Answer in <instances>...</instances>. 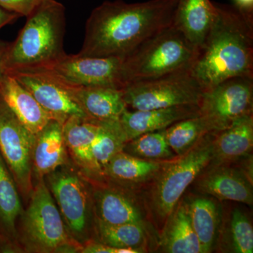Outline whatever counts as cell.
Instances as JSON below:
<instances>
[{
    "instance_id": "cb8c5ba5",
    "label": "cell",
    "mask_w": 253,
    "mask_h": 253,
    "mask_svg": "<svg viewBox=\"0 0 253 253\" xmlns=\"http://www.w3.org/2000/svg\"><path fill=\"white\" fill-rule=\"evenodd\" d=\"M166 161L144 159L121 151L110 161L103 174L122 182L142 183L156 177Z\"/></svg>"
},
{
    "instance_id": "d4e9b609",
    "label": "cell",
    "mask_w": 253,
    "mask_h": 253,
    "mask_svg": "<svg viewBox=\"0 0 253 253\" xmlns=\"http://www.w3.org/2000/svg\"><path fill=\"white\" fill-rule=\"evenodd\" d=\"M99 122V132L91 149V160L94 172L103 174L110 161L123 151L127 139L120 119Z\"/></svg>"
},
{
    "instance_id": "836d02e7",
    "label": "cell",
    "mask_w": 253,
    "mask_h": 253,
    "mask_svg": "<svg viewBox=\"0 0 253 253\" xmlns=\"http://www.w3.org/2000/svg\"><path fill=\"white\" fill-rule=\"evenodd\" d=\"M19 17H21L20 15L11 12L0 6V29L6 25L14 22Z\"/></svg>"
},
{
    "instance_id": "83f0119b",
    "label": "cell",
    "mask_w": 253,
    "mask_h": 253,
    "mask_svg": "<svg viewBox=\"0 0 253 253\" xmlns=\"http://www.w3.org/2000/svg\"><path fill=\"white\" fill-rule=\"evenodd\" d=\"M97 231L102 244L120 249H139L144 252L146 233L144 224H107L97 221Z\"/></svg>"
},
{
    "instance_id": "603a6c76",
    "label": "cell",
    "mask_w": 253,
    "mask_h": 253,
    "mask_svg": "<svg viewBox=\"0 0 253 253\" xmlns=\"http://www.w3.org/2000/svg\"><path fill=\"white\" fill-rule=\"evenodd\" d=\"M95 201L98 221L100 222L107 224H144L142 213L134 200L120 191H99L95 195Z\"/></svg>"
},
{
    "instance_id": "4fadbf2b",
    "label": "cell",
    "mask_w": 253,
    "mask_h": 253,
    "mask_svg": "<svg viewBox=\"0 0 253 253\" xmlns=\"http://www.w3.org/2000/svg\"><path fill=\"white\" fill-rule=\"evenodd\" d=\"M199 115V106L196 105L151 110L126 109L121 115L120 122L128 142L141 134L167 129L174 123Z\"/></svg>"
},
{
    "instance_id": "5bb4252c",
    "label": "cell",
    "mask_w": 253,
    "mask_h": 253,
    "mask_svg": "<svg viewBox=\"0 0 253 253\" xmlns=\"http://www.w3.org/2000/svg\"><path fill=\"white\" fill-rule=\"evenodd\" d=\"M197 187L204 194L221 201H235L249 206L253 204L252 183L239 169L228 167L227 165L212 166L201 174Z\"/></svg>"
},
{
    "instance_id": "52a82bcc",
    "label": "cell",
    "mask_w": 253,
    "mask_h": 253,
    "mask_svg": "<svg viewBox=\"0 0 253 253\" xmlns=\"http://www.w3.org/2000/svg\"><path fill=\"white\" fill-rule=\"evenodd\" d=\"M126 108L132 110L199 106L204 89L190 68L153 79L132 82L123 88Z\"/></svg>"
},
{
    "instance_id": "9a60e30c",
    "label": "cell",
    "mask_w": 253,
    "mask_h": 253,
    "mask_svg": "<svg viewBox=\"0 0 253 253\" xmlns=\"http://www.w3.org/2000/svg\"><path fill=\"white\" fill-rule=\"evenodd\" d=\"M0 96L21 124L34 135L54 120L31 93L8 73L0 81Z\"/></svg>"
},
{
    "instance_id": "7c38bea8",
    "label": "cell",
    "mask_w": 253,
    "mask_h": 253,
    "mask_svg": "<svg viewBox=\"0 0 253 253\" xmlns=\"http://www.w3.org/2000/svg\"><path fill=\"white\" fill-rule=\"evenodd\" d=\"M6 73L14 76L29 91L55 121L63 124L73 116L89 118L73 99L66 86L47 75L31 70H17Z\"/></svg>"
},
{
    "instance_id": "2e32d148",
    "label": "cell",
    "mask_w": 253,
    "mask_h": 253,
    "mask_svg": "<svg viewBox=\"0 0 253 253\" xmlns=\"http://www.w3.org/2000/svg\"><path fill=\"white\" fill-rule=\"evenodd\" d=\"M63 84L86 116L91 119L101 121L120 119L127 109L122 89Z\"/></svg>"
},
{
    "instance_id": "e0dca14e",
    "label": "cell",
    "mask_w": 253,
    "mask_h": 253,
    "mask_svg": "<svg viewBox=\"0 0 253 253\" xmlns=\"http://www.w3.org/2000/svg\"><path fill=\"white\" fill-rule=\"evenodd\" d=\"M253 147V116L246 115L214 134L212 166L228 165L249 156ZM210 164V165H211Z\"/></svg>"
},
{
    "instance_id": "5b68a950",
    "label": "cell",
    "mask_w": 253,
    "mask_h": 253,
    "mask_svg": "<svg viewBox=\"0 0 253 253\" xmlns=\"http://www.w3.org/2000/svg\"><path fill=\"white\" fill-rule=\"evenodd\" d=\"M214 134L204 136L184 154L168 160L161 168L152 191V205L161 219H168L188 187L210 166Z\"/></svg>"
},
{
    "instance_id": "1f68e13d",
    "label": "cell",
    "mask_w": 253,
    "mask_h": 253,
    "mask_svg": "<svg viewBox=\"0 0 253 253\" xmlns=\"http://www.w3.org/2000/svg\"><path fill=\"white\" fill-rule=\"evenodd\" d=\"M84 253H144L139 249H120L113 247L102 243H90L82 249Z\"/></svg>"
},
{
    "instance_id": "4316f807",
    "label": "cell",
    "mask_w": 253,
    "mask_h": 253,
    "mask_svg": "<svg viewBox=\"0 0 253 253\" xmlns=\"http://www.w3.org/2000/svg\"><path fill=\"white\" fill-rule=\"evenodd\" d=\"M208 134L211 131L201 115L182 120L165 129L166 141L177 156L184 154Z\"/></svg>"
},
{
    "instance_id": "4dcf8cb0",
    "label": "cell",
    "mask_w": 253,
    "mask_h": 253,
    "mask_svg": "<svg viewBox=\"0 0 253 253\" xmlns=\"http://www.w3.org/2000/svg\"><path fill=\"white\" fill-rule=\"evenodd\" d=\"M44 1V0H0V6L21 16H28Z\"/></svg>"
},
{
    "instance_id": "d6a6232c",
    "label": "cell",
    "mask_w": 253,
    "mask_h": 253,
    "mask_svg": "<svg viewBox=\"0 0 253 253\" xmlns=\"http://www.w3.org/2000/svg\"><path fill=\"white\" fill-rule=\"evenodd\" d=\"M232 6L253 26V0H232Z\"/></svg>"
},
{
    "instance_id": "7a4b0ae2",
    "label": "cell",
    "mask_w": 253,
    "mask_h": 253,
    "mask_svg": "<svg viewBox=\"0 0 253 253\" xmlns=\"http://www.w3.org/2000/svg\"><path fill=\"white\" fill-rule=\"evenodd\" d=\"M215 5V18L190 68L204 91L230 78H253V26L234 6Z\"/></svg>"
},
{
    "instance_id": "9c48e42d",
    "label": "cell",
    "mask_w": 253,
    "mask_h": 253,
    "mask_svg": "<svg viewBox=\"0 0 253 253\" xmlns=\"http://www.w3.org/2000/svg\"><path fill=\"white\" fill-rule=\"evenodd\" d=\"M253 109V78L248 77L230 78L204 91L199 104L211 134L224 130Z\"/></svg>"
},
{
    "instance_id": "ac0fdd59",
    "label": "cell",
    "mask_w": 253,
    "mask_h": 253,
    "mask_svg": "<svg viewBox=\"0 0 253 253\" xmlns=\"http://www.w3.org/2000/svg\"><path fill=\"white\" fill-rule=\"evenodd\" d=\"M216 14L215 2L211 0H176L172 24L186 37L197 52Z\"/></svg>"
},
{
    "instance_id": "ffe728a7",
    "label": "cell",
    "mask_w": 253,
    "mask_h": 253,
    "mask_svg": "<svg viewBox=\"0 0 253 253\" xmlns=\"http://www.w3.org/2000/svg\"><path fill=\"white\" fill-rule=\"evenodd\" d=\"M100 129L99 121L73 116L63 124L66 147L76 163L86 170L94 171L91 149Z\"/></svg>"
},
{
    "instance_id": "ba28073f",
    "label": "cell",
    "mask_w": 253,
    "mask_h": 253,
    "mask_svg": "<svg viewBox=\"0 0 253 253\" xmlns=\"http://www.w3.org/2000/svg\"><path fill=\"white\" fill-rule=\"evenodd\" d=\"M124 57H90L66 54L52 62L31 68L73 86H109L123 89Z\"/></svg>"
},
{
    "instance_id": "44dd1931",
    "label": "cell",
    "mask_w": 253,
    "mask_h": 253,
    "mask_svg": "<svg viewBox=\"0 0 253 253\" xmlns=\"http://www.w3.org/2000/svg\"><path fill=\"white\" fill-rule=\"evenodd\" d=\"M160 246L166 253H202L201 245L190 221L185 202L176 205L168 217Z\"/></svg>"
},
{
    "instance_id": "6da1fadb",
    "label": "cell",
    "mask_w": 253,
    "mask_h": 253,
    "mask_svg": "<svg viewBox=\"0 0 253 253\" xmlns=\"http://www.w3.org/2000/svg\"><path fill=\"white\" fill-rule=\"evenodd\" d=\"M176 0L126 3L106 1L91 11L78 55L125 57L137 46L172 25Z\"/></svg>"
},
{
    "instance_id": "f1b7e54d",
    "label": "cell",
    "mask_w": 253,
    "mask_h": 253,
    "mask_svg": "<svg viewBox=\"0 0 253 253\" xmlns=\"http://www.w3.org/2000/svg\"><path fill=\"white\" fill-rule=\"evenodd\" d=\"M123 151L151 161H168L174 158L165 136V129L146 133L126 142Z\"/></svg>"
},
{
    "instance_id": "d6986e66",
    "label": "cell",
    "mask_w": 253,
    "mask_h": 253,
    "mask_svg": "<svg viewBox=\"0 0 253 253\" xmlns=\"http://www.w3.org/2000/svg\"><path fill=\"white\" fill-rule=\"evenodd\" d=\"M66 157L63 124L51 120L36 135L33 151V172L42 179L64 165Z\"/></svg>"
},
{
    "instance_id": "f546056e",
    "label": "cell",
    "mask_w": 253,
    "mask_h": 253,
    "mask_svg": "<svg viewBox=\"0 0 253 253\" xmlns=\"http://www.w3.org/2000/svg\"><path fill=\"white\" fill-rule=\"evenodd\" d=\"M229 239L232 252L253 253V229L249 218L240 209L231 213L229 224Z\"/></svg>"
},
{
    "instance_id": "e575fe53",
    "label": "cell",
    "mask_w": 253,
    "mask_h": 253,
    "mask_svg": "<svg viewBox=\"0 0 253 253\" xmlns=\"http://www.w3.org/2000/svg\"><path fill=\"white\" fill-rule=\"evenodd\" d=\"M8 44L0 42V81L6 74L4 67V56Z\"/></svg>"
},
{
    "instance_id": "484cf974",
    "label": "cell",
    "mask_w": 253,
    "mask_h": 253,
    "mask_svg": "<svg viewBox=\"0 0 253 253\" xmlns=\"http://www.w3.org/2000/svg\"><path fill=\"white\" fill-rule=\"evenodd\" d=\"M23 213L18 187L0 154V226L8 235L16 236V223Z\"/></svg>"
},
{
    "instance_id": "3957f363",
    "label": "cell",
    "mask_w": 253,
    "mask_h": 253,
    "mask_svg": "<svg viewBox=\"0 0 253 253\" xmlns=\"http://www.w3.org/2000/svg\"><path fill=\"white\" fill-rule=\"evenodd\" d=\"M4 56L6 72L31 69L59 59L66 31V9L56 0H44L31 14Z\"/></svg>"
},
{
    "instance_id": "7402d4cb",
    "label": "cell",
    "mask_w": 253,
    "mask_h": 253,
    "mask_svg": "<svg viewBox=\"0 0 253 253\" xmlns=\"http://www.w3.org/2000/svg\"><path fill=\"white\" fill-rule=\"evenodd\" d=\"M190 221L201 245L202 253L212 252L220 226L217 204L207 198L199 197L186 203Z\"/></svg>"
},
{
    "instance_id": "8fae6325",
    "label": "cell",
    "mask_w": 253,
    "mask_h": 253,
    "mask_svg": "<svg viewBox=\"0 0 253 253\" xmlns=\"http://www.w3.org/2000/svg\"><path fill=\"white\" fill-rule=\"evenodd\" d=\"M48 181L64 224L76 240H84L89 219V197L85 184L74 172L54 171Z\"/></svg>"
},
{
    "instance_id": "277c9868",
    "label": "cell",
    "mask_w": 253,
    "mask_h": 253,
    "mask_svg": "<svg viewBox=\"0 0 253 253\" xmlns=\"http://www.w3.org/2000/svg\"><path fill=\"white\" fill-rule=\"evenodd\" d=\"M196 54V49L186 37L171 25L125 56L123 76L126 85L189 69Z\"/></svg>"
},
{
    "instance_id": "30bf717a",
    "label": "cell",
    "mask_w": 253,
    "mask_h": 253,
    "mask_svg": "<svg viewBox=\"0 0 253 253\" xmlns=\"http://www.w3.org/2000/svg\"><path fill=\"white\" fill-rule=\"evenodd\" d=\"M36 138L0 96V154L18 189L25 196L33 191V151Z\"/></svg>"
},
{
    "instance_id": "8992f818",
    "label": "cell",
    "mask_w": 253,
    "mask_h": 253,
    "mask_svg": "<svg viewBox=\"0 0 253 253\" xmlns=\"http://www.w3.org/2000/svg\"><path fill=\"white\" fill-rule=\"evenodd\" d=\"M31 194L29 206L21 214L23 240L26 246L41 253L76 251V241L68 239L61 213L42 179Z\"/></svg>"
}]
</instances>
